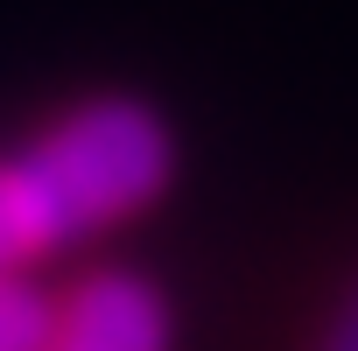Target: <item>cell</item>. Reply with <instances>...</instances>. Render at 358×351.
Wrapping results in <instances>:
<instances>
[{"label":"cell","instance_id":"277c9868","mask_svg":"<svg viewBox=\"0 0 358 351\" xmlns=\"http://www.w3.org/2000/svg\"><path fill=\"white\" fill-rule=\"evenodd\" d=\"M316 351H358V288L344 295V309H337V323L323 330V344Z\"/></svg>","mask_w":358,"mask_h":351},{"label":"cell","instance_id":"6da1fadb","mask_svg":"<svg viewBox=\"0 0 358 351\" xmlns=\"http://www.w3.org/2000/svg\"><path fill=\"white\" fill-rule=\"evenodd\" d=\"M169 127L141 99H85L0 162V267L57 253L169 190Z\"/></svg>","mask_w":358,"mask_h":351},{"label":"cell","instance_id":"7a4b0ae2","mask_svg":"<svg viewBox=\"0 0 358 351\" xmlns=\"http://www.w3.org/2000/svg\"><path fill=\"white\" fill-rule=\"evenodd\" d=\"M50 351H169V302L141 274H92L57 302Z\"/></svg>","mask_w":358,"mask_h":351},{"label":"cell","instance_id":"3957f363","mask_svg":"<svg viewBox=\"0 0 358 351\" xmlns=\"http://www.w3.org/2000/svg\"><path fill=\"white\" fill-rule=\"evenodd\" d=\"M57 295L36 288L22 267H0V351H50Z\"/></svg>","mask_w":358,"mask_h":351}]
</instances>
